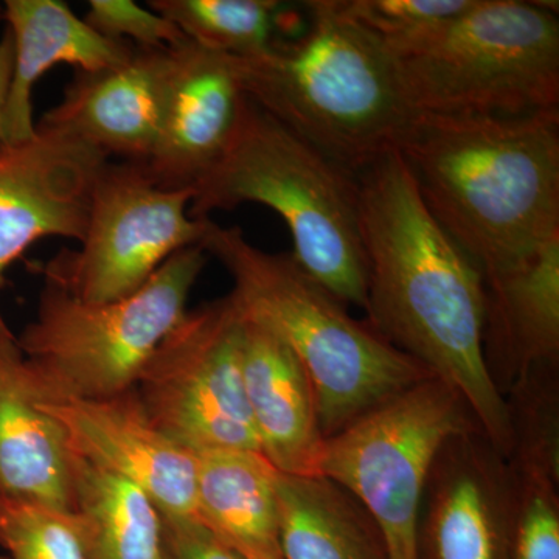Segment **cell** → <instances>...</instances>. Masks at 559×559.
Returning <instances> with one entry per match:
<instances>
[{"instance_id":"6da1fadb","label":"cell","mask_w":559,"mask_h":559,"mask_svg":"<svg viewBox=\"0 0 559 559\" xmlns=\"http://www.w3.org/2000/svg\"><path fill=\"white\" fill-rule=\"evenodd\" d=\"M358 178L367 320L393 347L457 390L507 457L509 407L484 353V275L430 215L399 151Z\"/></svg>"},{"instance_id":"7a4b0ae2","label":"cell","mask_w":559,"mask_h":559,"mask_svg":"<svg viewBox=\"0 0 559 559\" xmlns=\"http://www.w3.org/2000/svg\"><path fill=\"white\" fill-rule=\"evenodd\" d=\"M399 153L430 215L481 275L559 238V109L419 114Z\"/></svg>"},{"instance_id":"3957f363","label":"cell","mask_w":559,"mask_h":559,"mask_svg":"<svg viewBox=\"0 0 559 559\" xmlns=\"http://www.w3.org/2000/svg\"><path fill=\"white\" fill-rule=\"evenodd\" d=\"M305 31L261 57L240 60L246 97L360 175L399 151L414 114L384 44L342 9L305 2Z\"/></svg>"},{"instance_id":"277c9868","label":"cell","mask_w":559,"mask_h":559,"mask_svg":"<svg viewBox=\"0 0 559 559\" xmlns=\"http://www.w3.org/2000/svg\"><path fill=\"white\" fill-rule=\"evenodd\" d=\"M201 246L229 272L230 294L241 311L285 342L307 370L325 439L433 377L385 341L369 320L353 318L347 305L316 282L293 253L266 252L240 227L212 219Z\"/></svg>"},{"instance_id":"5b68a950","label":"cell","mask_w":559,"mask_h":559,"mask_svg":"<svg viewBox=\"0 0 559 559\" xmlns=\"http://www.w3.org/2000/svg\"><path fill=\"white\" fill-rule=\"evenodd\" d=\"M261 204L293 237L297 263L345 305L367 308L359 178L245 97L226 150L194 186L190 215Z\"/></svg>"},{"instance_id":"8992f818","label":"cell","mask_w":559,"mask_h":559,"mask_svg":"<svg viewBox=\"0 0 559 559\" xmlns=\"http://www.w3.org/2000/svg\"><path fill=\"white\" fill-rule=\"evenodd\" d=\"M384 47L414 116L559 109L558 2L473 0L457 16Z\"/></svg>"},{"instance_id":"52a82bcc","label":"cell","mask_w":559,"mask_h":559,"mask_svg":"<svg viewBox=\"0 0 559 559\" xmlns=\"http://www.w3.org/2000/svg\"><path fill=\"white\" fill-rule=\"evenodd\" d=\"M207 257L202 246L180 250L142 288L108 304L80 300L46 280L35 320L16 337L40 395L109 399L134 389L189 311Z\"/></svg>"},{"instance_id":"ba28073f","label":"cell","mask_w":559,"mask_h":559,"mask_svg":"<svg viewBox=\"0 0 559 559\" xmlns=\"http://www.w3.org/2000/svg\"><path fill=\"white\" fill-rule=\"evenodd\" d=\"M476 429L457 390L428 378L326 437L319 476L366 507L388 559H418L419 507L433 462L448 440Z\"/></svg>"},{"instance_id":"9c48e42d","label":"cell","mask_w":559,"mask_h":559,"mask_svg":"<svg viewBox=\"0 0 559 559\" xmlns=\"http://www.w3.org/2000/svg\"><path fill=\"white\" fill-rule=\"evenodd\" d=\"M245 314L234 296L187 311L134 390L151 421L191 452H260L242 378ZM261 454V452H260Z\"/></svg>"},{"instance_id":"30bf717a","label":"cell","mask_w":559,"mask_h":559,"mask_svg":"<svg viewBox=\"0 0 559 559\" xmlns=\"http://www.w3.org/2000/svg\"><path fill=\"white\" fill-rule=\"evenodd\" d=\"M191 200L193 191L165 189L143 164L106 162L81 248L51 260L46 280L90 304L131 296L175 253L201 246L210 218H193Z\"/></svg>"},{"instance_id":"8fae6325","label":"cell","mask_w":559,"mask_h":559,"mask_svg":"<svg viewBox=\"0 0 559 559\" xmlns=\"http://www.w3.org/2000/svg\"><path fill=\"white\" fill-rule=\"evenodd\" d=\"M38 401L76 457L134 484L162 518L198 520L197 454L154 426L134 389L92 400L38 392Z\"/></svg>"},{"instance_id":"7c38bea8","label":"cell","mask_w":559,"mask_h":559,"mask_svg":"<svg viewBox=\"0 0 559 559\" xmlns=\"http://www.w3.org/2000/svg\"><path fill=\"white\" fill-rule=\"evenodd\" d=\"M108 157L36 124L32 139L0 148V288L5 272L43 238L81 241L92 189Z\"/></svg>"},{"instance_id":"4fadbf2b","label":"cell","mask_w":559,"mask_h":559,"mask_svg":"<svg viewBox=\"0 0 559 559\" xmlns=\"http://www.w3.org/2000/svg\"><path fill=\"white\" fill-rule=\"evenodd\" d=\"M507 457L481 430L452 437L430 469L419 507L418 559H509Z\"/></svg>"},{"instance_id":"5bb4252c","label":"cell","mask_w":559,"mask_h":559,"mask_svg":"<svg viewBox=\"0 0 559 559\" xmlns=\"http://www.w3.org/2000/svg\"><path fill=\"white\" fill-rule=\"evenodd\" d=\"M246 94L240 58L186 40L168 53L159 134L146 171L165 189L191 190L218 162Z\"/></svg>"},{"instance_id":"9a60e30c","label":"cell","mask_w":559,"mask_h":559,"mask_svg":"<svg viewBox=\"0 0 559 559\" xmlns=\"http://www.w3.org/2000/svg\"><path fill=\"white\" fill-rule=\"evenodd\" d=\"M168 53L134 47L120 64L75 70L62 100L36 124L80 140L110 160L145 164L159 134Z\"/></svg>"},{"instance_id":"2e32d148","label":"cell","mask_w":559,"mask_h":559,"mask_svg":"<svg viewBox=\"0 0 559 559\" xmlns=\"http://www.w3.org/2000/svg\"><path fill=\"white\" fill-rule=\"evenodd\" d=\"M484 283L485 360L506 396L530 371L559 367V238Z\"/></svg>"},{"instance_id":"e0dca14e","label":"cell","mask_w":559,"mask_h":559,"mask_svg":"<svg viewBox=\"0 0 559 559\" xmlns=\"http://www.w3.org/2000/svg\"><path fill=\"white\" fill-rule=\"evenodd\" d=\"M64 430L39 407L16 337L0 333V499L72 513L73 466Z\"/></svg>"},{"instance_id":"ac0fdd59","label":"cell","mask_w":559,"mask_h":559,"mask_svg":"<svg viewBox=\"0 0 559 559\" xmlns=\"http://www.w3.org/2000/svg\"><path fill=\"white\" fill-rule=\"evenodd\" d=\"M242 378L261 455L278 473L319 476L325 436L310 377L285 342L246 314Z\"/></svg>"},{"instance_id":"d6986e66","label":"cell","mask_w":559,"mask_h":559,"mask_svg":"<svg viewBox=\"0 0 559 559\" xmlns=\"http://www.w3.org/2000/svg\"><path fill=\"white\" fill-rule=\"evenodd\" d=\"M2 7L13 39V72L3 117L5 145L35 135L33 90L51 68L69 64L91 72L120 64L134 50L131 44L95 32L61 0H5Z\"/></svg>"},{"instance_id":"ffe728a7","label":"cell","mask_w":559,"mask_h":559,"mask_svg":"<svg viewBox=\"0 0 559 559\" xmlns=\"http://www.w3.org/2000/svg\"><path fill=\"white\" fill-rule=\"evenodd\" d=\"M197 454V516L245 559H283L277 474L260 452Z\"/></svg>"},{"instance_id":"44dd1931","label":"cell","mask_w":559,"mask_h":559,"mask_svg":"<svg viewBox=\"0 0 559 559\" xmlns=\"http://www.w3.org/2000/svg\"><path fill=\"white\" fill-rule=\"evenodd\" d=\"M283 559H388L366 507L323 476L277 474Z\"/></svg>"},{"instance_id":"7402d4cb","label":"cell","mask_w":559,"mask_h":559,"mask_svg":"<svg viewBox=\"0 0 559 559\" xmlns=\"http://www.w3.org/2000/svg\"><path fill=\"white\" fill-rule=\"evenodd\" d=\"M511 432L509 559H559L558 415H520Z\"/></svg>"},{"instance_id":"603a6c76","label":"cell","mask_w":559,"mask_h":559,"mask_svg":"<svg viewBox=\"0 0 559 559\" xmlns=\"http://www.w3.org/2000/svg\"><path fill=\"white\" fill-rule=\"evenodd\" d=\"M72 514L87 559H164L162 520L131 481L73 454Z\"/></svg>"},{"instance_id":"cb8c5ba5","label":"cell","mask_w":559,"mask_h":559,"mask_svg":"<svg viewBox=\"0 0 559 559\" xmlns=\"http://www.w3.org/2000/svg\"><path fill=\"white\" fill-rule=\"evenodd\" d=\"M148 5L201 49L240 60L270 51L280 28L299 20L275 0H153Z\"/></svg>"},{"instance_id":"d4e9b609","label":"cell","mask_w":559,"mask_h":559,"mask_svg":"<svg viewBox=\"0 0 559 559\" xmlns=\"http://www.w3.org/2000/svg\"><path fill=\"white\" fill-rule=\"evenodd\" d=\"M0 547L7 559H87L72 513L3 499Z\"/></svg>"},{"instance_id":"484cf974","label":"cell","mask_w":559,"mask_h":559,"mask_svg":"<svg viewBox=\"0 0 559 559\" xmlns=\"http://www.w3.org/2000/svg\"><path fill=\"white\" fill-rule=\"evenodd\" d=\"M342 9L382 44L400 43L468 9L473 0H341Z\"/></svg>"},{"instance_id":"4316f807","label":"cell","mask_w":559,"mask_h":559,"mask_svg":"<svg viewBox=\"0 0 559 559\" xmlns=\"http://www.w3.org/2000/svg\"><path fill=\"white\" fill-rule=\"evenodd\" d=\"M83 20L105 38L139 49H173L189 40L167 17L132 0H91Z\"/></svg>"},{"instance_id":"83f0119b","label":"cell","mask_w":559,"mask_h":559,"mask_svg":"<svg viewBox=\"0 0 559 559\" xmlns=\"http://www.w3.org/2000/svg\"><path fill=\"white\" fill-rule=\"evenodd\" d=\"M160 520L164 559H245L198 520Z\"/></svg>"},{"instance_id":"f1b7e54d","label":"cell","mask_w":559,"mask_h":559,"mask_svg":"<svg viewBox=\"0 0 559 559\" xmlns=\"http://www.w3.org/2000/svg\"><path fill=\"white\" fill-rule=\"evenodd\" d=\"M11 72H13V39L9 31L0 38V148L5 145L3 138V117H5L7 97H9Z\"/></svg>"},{"instance_id":"f546056e","label":"cell","mask_w":559,"mask_h":559,"mask_svg":"<svg viewBox=\"0 0 559 559\" xmlns=\"http://www.w3.org/2000/svg\"><path fill=\"white\" fill-rule=\"evenodd\" d=\"M7 330H9V326L5 325V322H3L2 316H0V333H2V331H7Z\"/></svg>"},{"instance_id":"4dcf8cb0","label":"cell","mask_w":559,"mask_h":559,"mask_svg":"<svg viewBox=\"0 0 559 559\" xmlns=\"http://www.w3.org/2000/svg\"><path fill=\"white\" fill-rule=\"evenodd\" d=\"M0 22H3V7H2V3H0Z\"/></svg>"},{"instance_id":"1f68e13d","label":"cell","mask_w":559,"mask_h":559,"mask_svg":"<svg viewBox=\"0 0 559 559\" xmlns=\"http://www.w3.org/2000/svg\"><path fill=\"white\" fill-rule=\"evenodd\" d=\"M0 559H7V557H2V555H0Z\"/></svg>"}]
</instances>
